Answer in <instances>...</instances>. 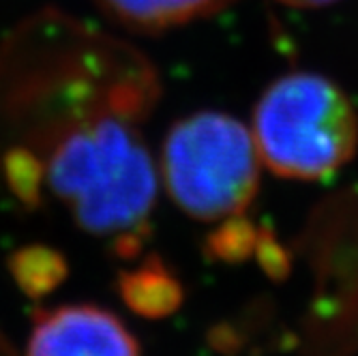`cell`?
Here are the masks:
<instances>
[{
	"instance_id": "7",
	"label": "cell",
	"mask_w": 358,
	"mask_h": 356,
	"mask_svg": "<svg viewBox=\"0 0 358 356\" xmlns=\"http://www.w3.org/2000/svg\"><path fill=\"white\" fill-rule=\"evenodd\" d=\"M7 269L22 294L28 299H43L52 294L69 275L67 257L58 249L41 243L15 249L9 255Z\"/></svg>"
},
{
	"instance_id": "6",
	"label": "cell",
	"mask_w": 358,
	"mask_h": 356,
	"mask_svg": "<svg viewBox=\"0 0 358 356\" xmlns=\"http://www.w3.org/2000/svg\"><path fill=\"white\" fill-rule=\"evenodd\" d=\"M118 290L127 307L146 318L172 313L182 297L174 275L155 255H148L134 271H122Z\"/></svg>"
},
{
	"instance_id": "5",
	"label": "cell",
	"mask_w": 358,
	"mask_h": 356,
	"mask_svg": "<svg viewBox=\"0 0 358 356\" xmlns=\"http://www.w3.org/2000/svg\"><path fill=\"white\" fill-rule=\"evenodd\" d=\"M110 20L136 32H161L200 20L234 0H90Z\"/></svg>"
},
{
	"instance_id": "2",
	"label": "cell",
	"mask_w": 358,
	"mask_h": 356,
	"mask_svg": "<svg viewBox=\"0 0 358 356\" xmlns=\"http://www.w3.org/2000/svg\"><path fill=\"white\" fill-rule=\"evenodd\" d=\"M259 161L277 176L320 180L343 168L358 146V114L348 94L311 71L275 80L253 112Z\"/></svg>"
},
{
	"instance_id": "4",
	"label": "cell",
	"mask_w": 358,
	"mask_h": 356,
	"mask_svg": "<svg viewBox=\"0 0 358 356\" xmlns=\"http://www.w3.org/2000/svg\"><path fill=\"white\" fill-rule=\"evenodd\" d=\"M24 356H140L124 322L92 303L37 309Z\"/></svg>"
},
{
	"instance_id": "1",
	"label": "cell",
	"mask_w": 358,
	"mask_h": 356,
	"mask_svg": "<svg viewBox=\"0 0 358 356\" xmlns=\"http://www.w3.org/2000/svg\"><path fill=\"white\" fill-rule=\"evenodd\" d=\"M159 94L138 48L43 9L0 43V159L26 161L84 232L131 257L157 202L144 124Z\"/></svg>"
},
{
	"instance_id": "8",
	"label": "cell",
	"mask_w": 358,
	"mask_h": 356,
	"mask_svg": "<svg viewBox=\"0 0 358 356\" xmlns=\"http://www.w3.org/2000/svg\"><path fill=\"white\" fill-rule=\"evenodd\" d=\"M279 3L287 7H299V9H315V7H329L337 0H279Z\"/></svg>"
},
{
	"instance_id": "3",
	"label": "cell",
	"mask_w": 358,
	"mask_h": 356,
	"mask_svg": "<svg viewBox=\"0 0 358 356\" xmlns=\"http://www.w3.org/2000/svg\"><path fill=\"white\" fill-rule=\"evenodd\" d=\"M257 146L251 129L223 112H195L178 120L164 140L159 174L174 204L193 219H232L259 185Z\"/></svg>"
}]
</instances>
